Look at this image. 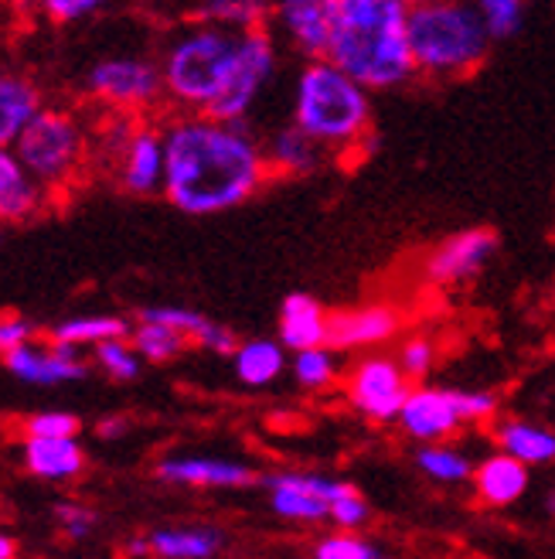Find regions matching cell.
Masks as SVG:
<instances>
[{"label": "cell", "instance_id": "obj_29", "mask_svg": "<svg viewBox=\"0 0 555 559\" xmlns=\"http://www.w3.org/2000/svg\"><path fill=\"white\" fill-rule=\"evenodd\" d=\"M415 467L439 485H463L474 478V461L450 443H426L415 451Z\"/></svg>", "mask_w": 555, "mask_h": 559}, {"label": "cell", "instance_id": "obj_20", "mask_svg": "<svg viewBox=\"0 0 555 559\" xmlns=\"http://www.w3.org/2000/svg\"><path fill=\"white\" fill-rule=\"evenodd\" d=\"M327 324L330 314L324 304L311 294H290L280 304V342L287 352L300 355L311 348H327Z\"/></svg>", "mask_w": 555, "mask_h": 559}, {"label": "cell", "instance_id": "obj_18", "mask_svg": "<svg viewBox=\"0 0 555 559\" xmlns=\"http://www.w3.org/2000/svg\"><path fill=\"white\" fill-rule=\"evenodd\" d=\"M226 546V536L215 525H160L154 533L130 539L133 556H157V559H212Z\"/></svg>", "mask_w": 555, "mask_h": 559}, {"label": "cell", "instance_id": "obj_7", "mask_svg": "<svg viewBox=\"0 0 555 559\" xmlns=\"http://www.w3.org/2000/svg\"><path fill=\"white\" fill-rule=\"evenodd\" d=\"M497 413V396L491 389H447V385H412L399 413L406 437L439 443L454 437L463 424H484Z\"/></svg>", "mask_w": 555, "mask_h": 559}, {"label": "cell", "instance_id": "obj_36", "mask_svg": "<svg viewBox=\"0 0 555 559\" xmlns=\"http://www.w3.org/2000/svg\"><path fill=\"white\" fill-rule=\"evenodd\" d=\"M311 559H382V549L354 533H330L317 539Z\"/></svg>", "mask_w": 555, "mask_h": 559}, {"label": "cell", "instance_id": "obj_19", "mask_svg": "<svg viewBox=\"0 0 555 559\" xmlns=\"http://www.w3.org/2000/svg\"><path fill=\"white\" fill-rule=\"evenodd\" d=\"M48 205V191L24 171L11 147H0V226L35 218Z\"/></svg>", "mask_w": 555, "mask_h": 559}, {"label": "cell", "instance_id": "obj_42", "mask_svg": "<svg viewBox=\"0 0 555 559\" xmlns=\"http://www.w3.org/2000/svg\"><path fill=\"white\" fill-rule=\"evenodd\" d=\"M126 433V424L120 416H113V419H106V424H99V437L102 440H117V437H123Z\"/></svg>", "mask_w": 555, "mask_h": 559}, {"label": "cell", "instance_id": "obj_22", "mask_svg": "<svg viewBox=\"0 0 555 559\" xmlns=\"http://www.w3.org/2000/svg\"><path fill=\"white\" fill-rule=\"evenodd\" d=\"M470 485H474V495L484 501V506L508 509V506H515V501L524 498V491H529L532 471L524 464H518L515 457L497 451V454L484 457L474 467V478H470Z\"/></svg>", "mask_w": 555, "mask_h": 559}, {"label": "cell", "instance_id": "obj_32", "mask_svg": "<svg viewBox=\"0 0 555 559\" xmlns=\"http://www.w3.org/2000/svg\"><path fill=\"white\" fill-rule=\"evenodd\" d=\"M290 372L303 389H311V393H324V389H330L338 382L341 366H338L335 348H311V352L293 355Z\"/></svg>", "mask_w": 555, "mask_h": 559}, {"label": "cell", "instance_id": "obj_6", "mask_svg": "<svg viewBox=\"0 0 555 559\" xmlns=\"http://www.w3.org/2000/svg\"><path fill=\"white\" fill-rule=\"evenodd\" d=\"M11 151L24 164V171L51 194L79 178V171L93 157V140L72 109L41 106Z\"/></svg>", "mask_w": 555, "mask_h": 559}, {"label": "cell", "instance_id": "obj_30", "mask_svg": "<svg viewBox=\"0 0 555 559\" xmlns=\"http://www.w3.org/2000/svg\"><path fill=\"white\" fill-rule=\"evenodd\" d=\"M266 8L263 4H245V0H212V4H202L194 21L202 24H215L226 27V32H256V27H266Z\"/></svg>", "mask_w": 555, "mask_h": 559}, {"label": "cell", "instance_id": "obj_35", "mask_svg": "<svg viewBox=\"0 0 555 559\" xmlns=\"http://www.w3.org/2000/svg\"><path fill=\"white\" fill-rule=\"evenodd\" d=\"M79 427V416L62 409H45L24 419V440H75Z\"/></svg>", "mask_w": 555, "mask_h": 559}, {"label": "cell", "instance_id": "obj_5", "mask_svg": "<svg viewBox=\"0 0 555 559\" xmlns=\"http://www.w3.org/2000/svg\"><path fill=\"white\" fill-rule=\"evenodd\" d=\"M409 48L415 69L433 79H454L474 72L491 48L478 4H409Z\"/></svg>", "mask_w": 555, "mask_h": 559}, {"label": "cell", "instance_id": "obj_10", "mask_svg": "<svg viewBox=\"0 0 555 559\" xmlns=\"http://www.w3.org/2000/svg\"><path fill=\"white\" fill-rule=\"evenodd\" d=\"M263 485L269 509L287 522H324L330 519V506L354 491V485L314 471H276L263 478Z\"/></svg>", "mask_w": 555, "mask_h": 559}, {"label": "cell", "instance_id": "obj_12", "mask_svg": "<svg viewBox=\"0 0 555 559\" xmlns=\"http://www.w3.org/2000/svg\"><path fill=\"white\" fill-rule=\"evenodd\" d=\"M4 361V369L27 382V385H62V382H75V379H86L89 366H86V348H75V345H59V342H48V345H24L17 352H11Z\"/></svg>", "mask_w": 555, "mask_h": 559}, {"label": "cell", "instance_id": "obj_13", "mask_svg": "<svg viewBox=\"0 0 555 559\" xmlns=\"http://www.w3.org/2000/svg\"><path fill=\"white\" fill-rule=\"evenodd\" d=\"M335 11L338 0H287V4L276 8V24L303 59L321 62L330 51Z\"/></svg>", "mask_w": 555, "mask_h": 559}, {"label": "cell", "instance_id": "obj_40", "mask_svg": "<svg viewBox=\"0 0 555 559\" xmlns=\"http://www.w3.org/2000/svg\"><path fill=\"white\" fill-rule=\"evenodd\" d=\"M32 338H35V324L32 321H24L17 314L0 318V358H8L11 352L32 345Z\"/></svg>", "mask_w": 555, "mask_h": 559}, {"label": "cell", "instance_id": "obj_33", "mask_svg": "<svg viewBox=\"0 0 555 559\" xmlns=\"http://www.w3.org/2000/svg\"><path fill=\"white\" fill-rule=\"evenodd\" d=\"M481 21L487 27L491 41H508L521 32L524 24V4L521 0H481L478 4Z\"/></svg>", "mask_w": 555, "mask_h": 559}, {"label": "cell", "instance_id": "obj_8", "mask_svg": "<svg viewBox=\"0 0 555 559\" xmlns=\"http://www.w3.org/2000/svg\"><path fill=\"white\" fill-rule=\"evenodd\" d=\"M276 62H280V55H276L273 32H266V27L245 32L229 86L205 117H212L218 123H249V114H253V106L260 103V96L269 86V79L276 75Z\"/></svg>", "mask_w": 555, "mask_h": 559}, {"label": "cell", "instance_id": "obj_25", "mask_svg": "<svg viewBox=\"0 0 555 559\" xmlns=\"http://www.w3.org/2000/svg\"><path fill=\"white\" fill-rule=\"evenodd\" d=\"M21 461L24 471L41 481H69L86 471V451L79 440H24Z\"/></svg>", "mask_w": 555, "mask_h": 559}, {"label": "cell", "instance_id": "obj_9", "mask_svg": "<svg viewBox=\"0 0 555 559\" xmlns=\"http://www.w3.org/2000/svg\"><path fill=\"white\" fill-rule=\"evenodd\" d=\"M86 90L93 99L133 117L160 103V66L154 59H144V55H109V59L93 62V69L86 72Z\"/></svg>", "mask_w": 555, "mask_h": 559}, {"label": "cell", "instance_id": "obj_38", "mask_svg": "<svg viewBox=\"0 0 555 559\" xmlns=\"http://www.w3.org/2000/svg\"><path fill=\"white\" fill-rule=\"evenodd\" d=\"M55 519H59L62 525V533L69 539H89L93 536V528H96V512L86 509V506H79V501H62L59 509H55Z\"/></svg>", "mask_w": 555, "mask_h": 559}, {"label": "cell", "instance_id": "obj_34", "mask_svg": "<svg viewBox=\"0 0 555 559\" xmlns=\"http://www.w3.org/2000/svg\"><path fill=\"white\" fill-rule=\"evenodd\" d=\"M93 361L109 379H120V382H133L144 369V358L133 352L130 342H102V345H96Z\"/></svg>", "mask_w": 555, "mask_h": 559}, {"label": "cell", "instance_id": "obj_37", "mask_svg": "<svg viewBox=\"0 0 555 559\" xmlns=\"http://www.w3.org/2000/svg\"><path fill=\"white\" fill-rule=\"evenodd\" d=\"M399 369L406 379H426L430 369H433V361H436V345L433 338H426V334H412V338H406L399 345Z\"/></svg>", "mask_w": 555, "mask_h": 559}, {"label": "cell", "instance_id": "obj_16", "mask_svg": "<svg viewBox=\"0 0 555 559\" xmlns=\"http://www.w3.org/2000/svg\"><path fill=\"white\" fill-rule=\"evenodd\" d=\"M402 318L388 304H365L351 311H335L327 324V348L335 352H362L396 338Z\"/></svg>", "mask_w": 555, "mask_h": 559}, {"label": "cell", "instance_id": "obj_3", "mask_svg": "<svg viewBox=\"0 0 555 559\" xmlns=\"http://www.w3.org/2000/svg\"><path fill=\"white\" fill-rule=\"evenodd\" d=\"M239 32L194 21L184 32H178L160 51V82L181 114H208L226 93L236 59H239Z\"/></svg>", "mask_w": 555, "mask_h": 559}, {"label": "cell", "instance_id": "obj_17", "mask_svg": "<svg viewBox=\"0 0 555 559\" xmlns=\"http://www.w3.org/2000/svg\"><path fill=\"white\" fill-rule=\"evenodd\" d=\"M164 171H168V157H164V130L150 123H136L130 144L117 164V181L130 194H157L164 191Z\"/></svg>", "mask_w": 555, "mask_h": 559}, {"label": "cell", "instance_id": "obj_15", "mask_svg": "<svg viewBox=\"0 0 555 559\" xmlns=\"http://www.w3.org/2000/svg\"><path fill=\"white\" fill-rule=\"evenodd\" d=\"M154 474L160 481L184 488H245L256 481V471L249 464L202 454H168L157 461Z\"/></svg>", "mask_w": 555, "mask_h": 559}, {"label": "cell", "instance_id": "obj_26", "mask_svg": "<svg viewBox=\"0 0 555 559\" xmlns=\"http://www.w3.org/2000/svg\"><path fill=\"white\" fill-rule=\"evenodd\" d=\"M263 151L269 160V171H276V175H311L324 160V147H317L314 140L293 123L273 130Z\"/></svg>", "mask_w": 555, "mask_h": 559}, {"label": "cell", "instance_id": "obj_4", "mask_svg": "<svg viewBox=\"0 0 555 559\" xmlns=\"http://www.w3.org/2000/svg\"><path fill=\"white\" fill-rule=\"evenodd\" d=\"M293 127L324 151H345L365 140L372 127V99L327 59L307 62L293 82Z\"/></svg>", "mask_w": 555, "mask_h": 559}, {"label": "cell", "instance_id": "obj_1", "mask_svg": "<svg viewBox=\"0 0 555 559\" xmlns=\"http://www.w3.org/2000/svg\"><path fill=\"white\" fill-rule=\"evenodd\" d=\"M164 194L184 215L239 209L273 175L253 127L202 114H178L164 127Z\"/></svg>", "mask_w": 555, "mask_h": 559}, {"label": "cell", "instance_id": "obj_23", "mask_svg": "<svg viewBox=\"0 0 555 559\" xmlns=\"http://www.w3.org/2000/svg\"><path fill=\"white\" fill-rule=\"evenodd\" d=\"M41 90L32 75L0 69V147H14L24 127L38 117L41 109Z\"/></svg>", "mask_w": 555, "mask_h": 559}, {"label": "cell", "instance_id": "obj_24", "mask_svg": "<svg viewBox=\"0 0 555 559\" xmlns=\"http://www.w3.org/2000/svg\"><path fill=\"white\" fill-rule=\"evenodd\" d=\"M494 443L502 447V454L515 457L529 471L555 461V433L542 424H532V419H521V416L497 419Z\"/></svg>", "mask_w": 555, "mask_h": 559}, {"label": "cell", "instance_id": "obj_39", "mask_svg": "<svg viewBox=\"0 0 555 559\" xmlns=\"http://www.w3.org/2000/svg\"><path fill=\"white\" fill-rule=\"evenodd\" d=\"M369 515H372V509H369L365 495L358 488L348 498H341L338 506H330V522H335L338 528H345V533H354L358 525H365Z\"/></svg>", "mask_w": 555, "mask_h": 559}, {"label": "cell", "instance_id": "obj_31", "mask_svg": "<svg viewBox=\"0 0 555 559\" xmlns=\"http://www.w3.org/2000/svg\"><path fill=\"white\" fill-rule=\"evenodd\" d=\"M130 345L133 352L141 355L144 361H154V366H164V361H174L184 348H188V338H181L178 331L164 328V324H154V321H141L130 334Z\"/></svg>", "mask_w": 555, "mask_h": 559}, {"label": "cell", "instance_id": "obj_41", "mask_svg": "<svg viewBox=\"0 0 555 559\" xmlns=\"http://www.w3.org/2000/svg\"><path fill=\"white\" fill-rule=\"evenodd\" d=\"M51 21H82V17H93L99 11L96 0H48L45 4Z\"/></svg>", "mask_w": 555, "mask_h": 559}, {"label": "cell", "instance_id": "obj_28", "mask_svg": "<svg viewBox=\"0 0 555 559\" xmlns=\"http://www.w3.org/2000/svg\"><path fill=\"white\" fill-rule=\"evenodd\" d=\"M133 334L130 321L117 318V314H75V318H62L51 328L48 342L59 345H75V348H96L102 342H126Z\"/></svg>", "mask_w": 555, "mask_h": 559}, {"label": "cell", "instance_id": "obj_43", "mask_svg": "<svg viewBox=\"0 0 555 559\" xmlns=\"http://www.w3.org/2000/svg\"><path fill=\"white\" fill-rule=\"evenodd\" d=\"M0 559H17V543L8 533H0Z\"/></svg>", "mask_w": 555, "mask_h": 559}, {"label": "cell", "instance_id": "obj_11", "mask_svg": "<svg viewBox=\"0 0 555 559\" xmlns=\"http://www.w3.org/2000/svg\"><path fill=\"white\" fill-rule=\"evenodd\" d=\"M412 393L409 379L402 376L399 361L388 355H369L351 369L345 382V396L348 403L375 419V424H388V419H399L406 400Z\"/></svg>", "mask_w": 555, "mask_h": 559}, {"label": "cell", "instance_id": "obj_14", "mask_svg": "<svg viewBox=\"0 0 555 559\" xmlns=\"http://www.w3.org/2000/svg\"><path fill=\"white\" fill-rule=\"evenodd\" d=\"M497 253V236L487 229H467L450 236L447 242H439L433 249V257L426 260V276L439 287L463 284V280L478 276Z\"/></svg>", "mask_w": 555, "mask_h": 559}, {"label": "cell", "instance_id": "obj_2", "mask_svg": "<svg viewBox=\"0 0 555 559\" xmlns=\"http://www.w3.org/2000/svg\"><path fill=\"white\" fill-rule=\"evenodd\" d=\"M327 62L365 93L406 86L420 75L409 48L406 0H338Z\"/></svg>", "mask_w": 555, "mask_h": 559}, {"label": "cell", "instance_id": "obj_27", "mask_svg": "<svg viewBox=\"0 0 555 559\" xmlns=\"http://www.w3.org/2000/svg\"><path fill=\"white\" fill-rule=\"evenodd\" d=\"M232 369L236 379L249 389H266L287 372V348L273 338H253V342H239L232 355Z\"/></svg>", "mask_w": 555, "mask_h": 559}, {"label": "cell", "instance_id": "obj_44", "mask_svg": "<svg viewBox=\"0 0 555 559\" xmlns=\"http://www.w3.org/2000/svg\"><path fill=\"white\" fill-rule=\"evenodd\" d=\"M545 509H548V515L555 519V491H548V501H545Z\"/></svg>", "mask_w": 555, "mask_h": 559}, {"label": "cell", "instance_id": "obj_21", "mask_svg": "<svg viewBox=\"0 0 555 559\" xmlns=\"http://www.w3.org/2000/svg\"><path fill=\"white\" fill-rule=\"evenodd\" d=\"M141 321H154V324L171 328V331L181 334V338H188V342H194V345H202V348H208V352H215V355H236V348H239L232 328H226V324H218V321L205 318L202 311H191V307H174V304L144 307V311H141Z\"/></svg>", "mask_w": 555, "mask_h": 559}]
</instances>
